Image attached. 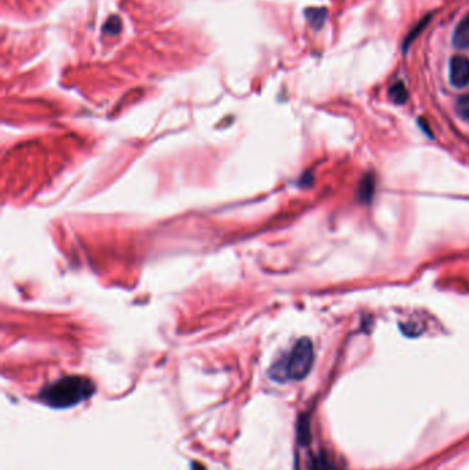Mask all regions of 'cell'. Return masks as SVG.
<instances>
[{
    "label": "cell",
    "instance_id": "8fae6325",
    "mask_svg": "<svg viewBox=\"0 0 469 470\" xmlns=\"http://www.w3.org/2000/svg\"><path fill=\"white\" fill-rule=\"evenodd\" d=\"M310 469L311 470H332V467L331 464L328 462L327 457L324 454L321 455H317L311 460V464H310Z\"/></svg>",
    "mask_w": 469,
    "mask_h": 470
},
{
    "label": "cell",
    "instance_id": "8992f818",
    "mask_svg": "<svg viewBox=\"0 0 469 470\" xmlns=\"http://www.w3.org/2000/svg\"><path fill=\"white\" fill-rule=\"evenodd\" d=\"M311 440V429H310V417L307 414H302L297 422V442L300 446L310 444Z\"/></svg>",
    "mask_w": 469,
    "mask_h": 470
},
{
    "label": "cell",
    "instance_id": "277c9868",
    "mask_svg": "<svg viewBox=\"0 0 469 470\" xmlns=\"http://www.w3.org/2000/svg\"><path fill=\"white\" fill-rule=\"evenodd\" d=\"M453 46L459 50H466L469 47V15L461 19V22L456 26L452 37Z\"/></svg>",
    "mask_w": 469,
    "mask_h": 470
},
{
    "label": "cell",
    "instance_id": "ba28073f",
    "mask_svg": "<svg viewBox=\"0 0 469 470\" xmlns=\"http://www.w3.org/2000/svg\"><path fill=\"white\" fill-rule=\"evenodd\" d=\"M428 22H430V15H427L425 18H423L416 26H414V29H412L410 30V33L407 35V37L405 39V43H403V50L406 51L407 50V47L413 43V40L425 29V26L428 25Z\"/></svg>",
    "mask_w": 469,
    "mask_h": 470
},
{
    "label": "cell",
    "instance_id": "30bf717a",
    "mask_svg": "<svg viewBox=\"0 0 469 470\" xmlns=\"http://www.w3.org/2000/svg\"><path fill=\"white\" fill-rule=\"evenodd\" d=\"M456 111L459 113L460 118L469 120V94L468 95H463L457 100L456 102Z\"/></svg>",
    "mask_w": 469,
    "mask_h": 470
},
{
    "label": "cell",
    "instance_id": "52a82bcc",
    "mask_svg": "<svg viewBox=\"0 0 469 470\" xmlns=\"http://www.w3.org/2000/svg\"><path fill=\"white\" fill-rule=\"evenodd\" d=\"M407 90L405 87V84L402 82L395 83L391 88H389V98L392 102H395L396 105H403L407 101Z\"/></svg>",
    "mask_w": 469,
    "mask_h": 470
},
{
    "label": "cell",
    "instance_id": "5b68a950",
    "mask_svg": "<svg viewBox=\"0 0 469 470\" xmlns=\"http://www.w3.org/2000/svg\"><path fill=\"white\" fill-rule=\"evenodd\" d=\"M374 176L371 173H367L362 178L358 189V200L362 204H369L371 201V197L374 194Z\"/></svg>",
    "mask_w": 469,
    "mask_h": 470
},
{
    "label": "cell",
    "instance_id": "9c48e42d",
    "mask_svg": "<svg viewBox=\"0 0 469 470\" xmlns=\"http://www.w3.org/2000/svg\"><path fill=\"white\" fill-rule=\"evenodd\" d=\"M309 21L315 26V28H321L325 22V17H327V10L325 8H310L306 12Z\"/></svg>",
    "mask_w": 469,
    "mask_h": 470
},
{
    "label": "cell",
    "instance_id": "7a4b0ae2",
    "mask_svg": "<svg viewBox=\"0 0 469 470\" xmlns=\"http://www.w3.org/2000/svg\"><path fill=\"white\" fill-rule=\"evenodd\" d=\"M314 361V348L309 339H300L292 351L275 361L268 375L277 382L300 381L309 375Z\"/></svg>",
    "mask_w": 469,
    "mask_h": 470
},
{
    "label": "cell",
    "instance_id": "6da1fadb",
    "mask_svg": "<svg viewBox=\"0 0 469 470\" xmlns=\"http://www.w3.org/2000/svg\"><path fill=\"white\" fill-rule=\"evenodd\" d=\"M94 393L95 385L91 379L79 375H69L46 385L40 391L39 399L51 408L64 410L80 404L90 399Z\"/></svg>",
    "mask_w": 469,
    "mask_h": 470
},
{
    "label": "cell",
    "instance_id": "7c38bea8",
    "mask_svg": "<svg viewBox=\"0 0 469 470\" xmlns=\"http://www.w3.org/2000/svg\"><path fill=\"white\" fill-rule=\"evenodd\" d=\"M192 470H207V469H205V467H204L203 464H200V462H197V461H193V462H192Z\"/></svg>",
    "mask_w": 469,
    "mask_h": 470
},
{
    "label": "cell",
    "instance_id": "3957f363",
    "mask_svg": "<svg viewBox=\"0 0 469 470\" xmlns=\"http://www.w3.org/2000/svg\"><path fill=\"white\" fill-rule=\"evenodd\" d=\"M450 83L457 88H464L469 84V58L454 55L450 59Z\"/></svg>",
    "mask_w": 469,
    "mask_h": 470
}]
</instances>
